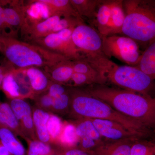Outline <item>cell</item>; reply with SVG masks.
I'll return each mask as SVG.
<instances>
[{
  "label": "cell",
  "mask_w": 155,
  "mask_h": 155,
  "mask_svg": "<svg viewBox=\"0 0 155 155\" xmlns=\"http://www.w3.org/2000/svg\"><path fill=\"white\" fill-rule=\"evenodd\" d=\"M83 89L120 114L155 131V97L107 85L92 84Z\"/></svg>",
  "instance_id": "1"
},
{
  "label": "cell",
  "mask_w": 155,
  "mask_h": 155,
  "mask_svg": "<svg viewBox=\"0 0 155 155\" xmlns=\"http://www.w3.org/2000/svg\"><path fill=\"white\" fill-rule=\"evenodd\" d=\"M71 97L69 112L77 119H101L122 124L145 138H155V130L138 121L120 114L104 101L93 96L84 89L68 88Z\"/></svg>",
  "instance_id": "2"
},
{
  "label": "cell",
  "mask_w": 155,
  "mask_h": 155,
  "mask_svg": "<svg viewBox=\"0 0 155 155\" xmlns=\"http://www.w3.org/2000/svg\"><path fill=\"white\" fill-rule=\"evenodd\" d=\"M85 61L97 71L105 85L150 95L153 96L155 80L135 67L120 66L102 55L85 57Z\"/></svg>",
  "instance_id": "3"
},
{
  "label": "cell",
  "mask_w": 155,
  "mask_h": 155,
  "mask_svg": "<svg viewBox=\"0 0 155 155\" xmlns=\"http://www.w3.org/2000/svg\"><path fill=\"white\" fill-rule=\"evenodd\" d=\"M0 51L11 64L19 69L31 67L50 68L62 61L69 60L40 46L11 36L0 35Z\"/></svg>",
  "instance_id": "4"
},
{
  "label": "cell",
  "mask_w": 155,
  "mask_h": 155,
  "mask_svg": "<svg viewBox=\"0 0 155 155\" xmlns=\"http://www.w3.org/2000/svg\"><path fill=\"white\" fill-rule=\"evenodd\" d=\"M123 7L122 34L147 45L155 38V0H123Z\"/></svg>",
  "instance_id": "5"
},
{
  "label": "cell",
  "mask_w": 155,
  "mask_h": 155,
  "mask_svg": "<svg viewBox=\"0 0 155 155\" xmlns=\"http://www.w3.org/2000/svg\"><path fill=\"white\" fill-rule=\"evenodd\" d=\"M102 40L103 53L107 58L114 57L132 67L138 64L143 52L133 39L116 35L103 38Z\"/></svg>",
  "instance_id": "6"
},
{
  "label": "cell",
  "mask_w": 155,
  "mask_h": 155,
  "mask_svg": "<svg viewBox=\"0 0 155 155\" xmlns=\"http://www.w3.org/2000/svg\"><path fill=\"white\" fill-rule=\"evenodd\" d=\"M75 28H67L50 34L31 43L61 54L71 61L82 60L83 56L72 41V34Z\"/></svg>",
  "instance_id": "7"
},
{
  "label": "cell",
  "mask_w": 155,
  "mask_h": 155,
  "mask_svg": "<svg viewBox=\"0 0 155 155\" xmlns=\"http://www.w3.org/2000/svg\"><path fill=\"white\" fill-rule=\"evenodd\" d=\"M72 40L83 59L87 56L94 55H104L101 36L94 28L84 22L78 25L74 28Z\"/></svg>",
  "instance_id": "8"
},
{
  "label": "cell",
  "mask_w": 155,
  "mask_h": 155,
  "mask_svg": "<svg viewBox=\"0 0 155 155\" xmlns=\"http://www.w3.org/2000/svg\"><path fill=\"white\" fill-rule=\"evenodd\" d=\"M72 123L81 149L91 151L104 140L89 119H77Z\"/></svg>",
  "instance_id": "9"
},
{
  "label": "cell",
  "mask_w": 155,
  "mask_h": 155,
  "mask_svg": "<svg viewBox=\"0 0 155 155\" xmlns=\"http://www.w3.org/2000/svg\"><path fill=\"white\" fill-rule=\"evenodd\" d=\"M90 119L99 133L104 139L117 140L134 137L145 138L118 122L105 119Z\"/></svg>",
  "instance_id": "10"
},
{
  "label": "cell",
  "mask_w": 155,
  "mask_h": 155,
  "mask_svg": "<svg viewBox=\"0 0 155 155\" xmlns=\"http://www.w3.org/2000/svg\"><path fill=\"white\" fill-rule=\"evenodd\" d=\"M10 105L19 121L22 132L24 130L32 140H36L32 110L30 105L21 98L12 99Z\"/></svg>",
  "instance_id": "11"
},
{
  "label": "cell",
  "mask_w": 155,
  "mask_h": 155,
  "mask_svg": "<svg viewBox=\"0 0 155 155\" xmlns=\"http://www.w3.org/2000/svg\"><path fill=\"white\" fill-rule=\"evenodd\" d=\"M61 17L59 16H52L41 22H25L21 28L22 33L32 42L53 33V29Z\"/></svg>",
  "instance_id": "12"
},
{
  "label": "cell",
  "mask_w": 155,
  "mask_h": 155,
  "mask_svg": "<svg viewBox=\"0 0 155 155\" xmlns=\"http://www.w3.org/2000/svg\"><path fill=\"white\" fill-rule=\"evenodd\" d=\"M137 138H129L117 140L105 139L91 151L94 155H130L133 142Z\"/></svg>",
  "instance_id": "13"
},
{
  "label": "cell",
  "mask_w": 155,
  "mask_h": 155,
  "mask_svg": "<svg viewBox=\"0 0 155 155\" xmlns=\"http://www.w3.org/2000/svg\"><path fill=\"white\" fill-rule=\"evenodd\" d=\"M125 14L123 0H111V16L106 36L122 34Z\"/></svg>",
  "instance_id": "14"
},
{
  "label": "cell",
  "mask_w": 155,
  "mask_h": 155,
  "mask_svg": "<svg viewBox=\"0 0 155 155\" xmlns=\"http://www.w3.org/2000/svg\"><path fill=\"white\" fill-rule=\"evenodd\" d=\"M22 2H12L11 7L4 8L5 28L17 27L21 28L26 20L25 6Z\"/></svg>",
  "instance_id": "15"
},
{
  "label": "cell",
  "mask_w": 155,
  "mask_h": 155,
  "mask_svg": "<svg viewBox=\"0 0 155 155\" xmlns=\"http://www.w3.org/2000/svg\"><path fill=\"white\" fill-rule=\"evenodd\" d=\"M31 88L34 93L41 94L48 91L51 81L47 74L36 67L25 69Z\"/></svg>",
  "instance_id": "16"
},
{
  "label": "cell",
  "mask_w": 155,
  "mask_h": 155,
  "mask_svg": "<svg viewBox=\"0 0 155 155\" xmlns=\"http://www.w3.org/2000/svg\"><path fill=\"white\" fill-rule=\"evenodd\" d=\"M110 16L111 0H100L92 27L98 32L102 38L106 37Z\"/></svg>",
  "instance_id": "17"
},
{
  "label": "cell",
  "mask_w": 155,
  "mask_h": 155,
  "mask_svg": "<svg viewBox=\"0 0 155 155\" xmlns=\"http://www.w3.org/2000/svg\"><path fill=\"white\" fill-rule=\"evenodd\" d=\"M50 114L41 108H36L32 110L34 127L37 140L45 143L51 142L48 133L47 123Z\"/></svg>",
  "instance_id": "18"
},
{
  "label": "cell",
  "mask_w": 155,
  "mask_h": 155,
  "mask_svg": "<svg viewBox=\"0 0 155 155\" xmlns=\"http://www.w3.org/2000/svg\"><path fill=\"white\" fill-rule=\"evenodd\" d=\"M45 69L53 82L61 84L69 82L74 72L71 60L62 61Z\"/></svg>",
  "instance_id": "19"
},
{
  "label": "cell",
  "mask_w": 155,
  "mask_h": 155,
  "mask_svg": "<svg viewBox=\"0 0 155 155\" xmlns=\"http://www.w3.org/2000/svg\"><path fill=\"white\" fill-rule=\"evenodd\" d=\"M48 8L50 17L59 16L82 19L73 8L70 0H40Z\"/></svg>",
  "instance_id": "20"
},
{
  "label": "cell",
  "mask_w": 155,
  "mask_h": 155,
  "mask_svg": "<svg viewBox=\"0 0 155 155\" xmlns=\"http://www.w3.org/2000/svg\"><path fill=\"white\" fill-rule=\"evenodd\" d=\"M135 67L155 80V38L147 46Z\"/></svg>",
  "instance_id": "21"
},
{
  "label": "cell",
  "mask_w": 155,
  "mask_h": 155,
  "mask_svg": "<svg viewBox=\"0 0 155 155\" xmlns=\"http://www.w3.org/2000/svg\"><path fill=\"white\" fill-rule=\"evenodd\" d=\"M0 142L12 155H26L24 147L13 131L0 125Z\"/></svg>",
  "instance_id": "22"
},
{
  "label": "cell",
  "mask_w": 155,
  "mask_h": 155,
  "mask_svg": "<svg viewBox=\"0 0 155 155\" xmlns=\"http://www.w3.org/2000/svg\"><path fill=\"white\" fill-rule=\"evenodd\" d=\"M70 2L80 17L88 19L91 26L95 19L100 0H70Z\"/></svg>",
  "instance_id": "23"
},
{
  "label": "cell",
  "mask_w": 155,
  "mask_h": 155,
  "mask_svg": "<svg viewBox=\"0 0 155 155\" xmlns=\"http://www.w3.org/2000/svg\"><path fill=\"white\" fill-rule=\"evenodd\" d=\"M29 5L25 6V22L35 23L41 22L50 17L47 6L40 0L28 1Z\"/></svg>",
  "instance_id": "24"
},
{
  "label": "cell",
  "mask_w": 155,
  "mask_h": 155,
  "mask_svg": "<svg viewBox=\"0 0 155 155\" xmlns=\"http://www.w3.org/2000/svg\"><path fill=\"white\" fill-rule=\"evenodd\" d=\"M0 125L8 127L14 133L23 134L19 121L10 105L7 103L0 104Z\"/></svg>",
  "instance_id": "25"
},
{
  "label": "cell",
  "mask_w": 155,
  "mask_h": 155,
  "mask_svg": "<svg viewBox=\"0 0 155 155\" xmlns=\"http://www.w3.org/2000/svg\"><path fill=\"white\" fill-rule=\"evenodd\" d=\"M1 86L6 95L10 98L14 99L23 97L21 87L12 71L5 75Z\"/></svg>",
  "instance_id": "26"
},
{
  "label": "cell",
  "mask_w": 155,
  "mask_h": 155,
  "mask_svg": "<svg viewBox=\"0 0 155 155\" xmlns=\"http://www.w3.org/2000/svg\"><path fill=\"white\" fill-rule=\"evenodd\" d=\"M130 155H155V138L136 139Z\"/></svg>",
  "instance_id": "27"
},
{
  "label": "cell",
  "mask_w": 155,
  "mask_h": 155,
  "mask_svg": "<svg viewBox=\"0 0 155 155\" xmlns=\"http://www.w3.org/2000/svg\"><path fill=\"white\" fill-rule=\"evenodd\" d=\"M58 142L63 148L76 146V143L78 142V139L75 132V126L72 123H64Z\"/></svg>",
  "instance_id": "28"
},
{
  "label": "cell",
  "mask_w": 155,
  "mask_h": 155,
  "mask_svg": "<svg viewBox=\"0 0 155 155\" xmlns=\"http://www.w3.org/2000/svg\"><path fill=\"white\" fill-rule=\"evenodd\" d=\"M64 124L60 117L54 114H50L47 123V130L51 142H58Z\"/></svg>",
  "instance_id": "29"
},
{
  "label": "cell",
  "mask_w": 155,
  "mask_h": 155,
  "mask_svg": "<svg viewBox=\"0 0 155 155\" xmlns=\"http://www.w3.org/2000/svg\"><path fill=\"white\" fill-rule=\"evenodd\" d=\"M70 81L72 83L71 87H74L94 84L104 85L103 81L99 78L76 72H74Z\"/></svg>",
  "instance_id": "30"
},
{
  "label": "cell",
  "mask_w": 155,
  "mask_h": 155,
  "mask_svg": "<svg viewBox=\"0 0 155 155\" xmlns=\"http://www.w3.org/2000/svg\"><path fill=\"white\" fill-rule=\"evenodd\" d=\"M54 152L48 143L38 140H30L28 142V148L26 155H51Z\"/></svg>",
  "instance_id": "31"
},
{
  "label": "cell",
  "mask_w": 155,
  "mask_h": 155,
  "mask_svg": "<svg viewBox=\"0 0 155 155\" xmlns=\"http://www.w3.org/2000/svg\"><path fill=\"white\" fill-rule=\"evenodd\" d=\"M72 65L74 72L81 73L99 78L103 81L104 85H105L98 72L85 61L81 60L72 61Z\"/></svg>",
  "instance_id": "32"
},
{
  "label": "cell",
  "mask_w": 155,
  "mask_h": 155,
  "mask_svg": "<svg viewBox=\"0 0 155 155\" xmlns=\"http://www.w3.org/2000/svg\"><path fill=\"white\" fill-rule=\"evenodd\" d=\"M71 97L68 91L61 96L54 99L52 109L59 113H65L69 111Z\"/></svg>",
  "instance_id": "33"
},
{
  "label": "cell",
  "mask_w": 155,
  "mask_h": 155,
  "mask_svg": "<svg viewBox=\"0 0 155 155\" xmlns=\"http://www.w3.org/2000/svg\"><path fill=\"white\" fill-rule=\"evenodd\" d=\"M84 22V20L74 17H64L61 18L55 27L54 28L53 33L58 32L64 29L75 28L78 25Z\"/></svg>",
  "instance_id": "34"
},
{
  "label": "cell",
  "mask_w": 155,
  "mask_h": 155,
  "mask_svg": "<svg viewBox=\"0 0 155 155\" xmlns=\"http://www.w3.org/2000/svg\"><path fill=\"white\" fill-rule=\"evenodd\" d=\"M68 89L64 87L61 84L52 82L48 89V94L54 99L67 93Z\"/></svg>",
  "instance_id": "35"
},
{
  "label": "cell",
  "mask_w": 155,
  "mask_h": 155,
  "mask_svg": "<svg viewBox=\"0 0 155 155\" xmlns=\"http://www.w3.org/2000/svg\"><path fill=\"white\" fill-rule=\"evenodd\" d=\"M61 155H94L91 151L85 150L76 146L63 148Z\"/></svg>",
  "instance_id": "36"
},
{
  "label": "cell",
  "mask_w": 155,
  "mask_h": 155,
  "mask_svg": "<svg viewBox=\"0 0 155 155\" xmlns=\"http://www.w3.org/2000/svg\"><path fill=\"white\" fill-rule=\"evenodd\" d=\"M54 99L48 94L40 97L38 99L39 105L44 109H52Z\"/></svg>",
  "instance_id": "37"
},
{
  "label": "cell",
  "mask_w": 155,
  "mask_h": 155,
  "mask_svg": "<svg viewBox=\"0 0 155 155\" xmlns=\"http://www.w3.org/2000/svg\"><path fill=\"white\" fill-rule=\"evenodd\" d=\"M5 28L4 21V8L0 5V29Z\"/></svg>",
  "instance_id": "38"
},
{
  "label": "cell",
  "mask_w": 155,
  "mask_h": 155,
  "mask_svg": "<svg viewBox=\"0 0 155 155\" xmlns=\"http://www.w3.org/2000/svg\"><path fill=\"white\" fill-rule=\"evenodd\" d=\"M0 155H12L0 142Z\"/></svg>",
  "instance_id": "39"
},
{
  "label": "cell",
  "mask_w": 155,
  "mask_h": 155,
  "mask_svg": "<svg viewBox=\"0 0 155 155\" xmlns=\"http://www.w3.org/2000/svg\"><path fill=\"white\" fill-rule=\"evenodd\" d=\"M9 72H5L4 69L0 67V86H2V83L3 79H4L5 75Z\"/></svg>",
  "instance_id": "40"
},
{
  "label": "cell",
  "mask_w": 155,
  "mask_h": 155,
  "mask_svg": "<svg viewBox=\"0 0 155 155\" xmlns=\"http://www.w3.org/2000/svg\"><path fill=\"white\" fill-rule=\"evenodd\" d=\"M153 97H155V86L154 87V90L153 94Z\"/></svg>",
  "instance_id": "41"
},
{
  "label": "cell",
  "mask_w": 155,
  "mask_h": 155,
  "mask_svg": "<svg viewBox=\"0 0 155 155\" xmlns=\"http://www.w3.org/2000/svg\"><path fill=\"white\" fill-rule=\"evenodd\" d=\"M58 155H61V153H59V154H58Z\"/></svg>",
  "instance_id": "42"
},
{
  "label": "cell",
  "mask_w": 155,
  "mask_h": 155,
  "mask_svg": "<svg viewBox=\"0 0 155 155\" xmlns=\"http://www.w3.org/2000/svg\"><path fill=\"white\" fill-rule=\"evenodd\" d=\"M54 155V154H53V155Z\"/></svg>",
  "instance_id": "43"
}]
</instances>
